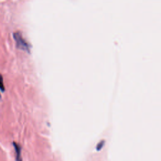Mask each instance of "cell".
Masks as SVG:
<instances>
[{
	"instance_id": "cell-4",
	"label": "cell",
	"mask_w": 161,
	"mask_h": 161,
	"mask_svg": "<svg viewBox=\"0 0 161 161\" xmlns=\"http://www.w3.org/2000/svg\"><path fill=\"white\" fill-rule=\"evenodd\" d=\"M0 90L2 91H5V86L3 84V79L1 74H0Z\"/></svg>"
},
{
	"instance_id": "cell-2",
	"label": "cell",
	"mask_w": 161,
	"mask_h": 161,
	"mask_svg": "<svg viewBox=\"0 0 161 161\" xmlns=\"http://www.w3.org/2000/svg\"><path fill=\"white\" fill-rule=\"evenodd\" d=\"M13 145L15 149V153H16V161H23L22 157H21V147L20 145L16 144V142H13Z\"/></svg>"
},
{
	"instance_id": "cell-5",
	"label": "cell",
	"mask_w": 161,
	"mask_h": 161,
	"mask_svg": "<svg viewBox=\"0 0 161 161\" xmlns=\"http://www.w3.org/2000/svg\"><path fill=\"white\" fill-rule=\"evenodd\" d=\"M0 97H1V96H0Z\"/></svg>"
},
{
	"instance_id": "cell-3",
	"label": "cell",
	"mask_w": 161,
	"mask_h": 161,
	"mask_svg": "<svg viewBox=\"0 0 161 161\" xmlns=\"http://www.w3.org/2000/svg\"><path fill=\"white\" fill-rule=\"evenodd\" d=\"M104 143H105L104 141H101L97 144V146H96V150H97V151H100V150L103 147Z\"/></svg>"
},
{
	"instance_id": "cell-1",
	"label": "cell",
	"mask_w": 161,
	"mask_h": 161,
	"mask_svg": "<svg viewBox=\"0 0 161 161\" xmlns=\"http://www.w3.org/2000/svg\"><path fill=\"white\" fill-rule=\"evenodd\" d=\"M13 37L16 42V46L18 49L26 51L27 52H30V47L28 46V43L24 38L20 32H15L13 34Z\"/></svg>"
}]
</instances>
